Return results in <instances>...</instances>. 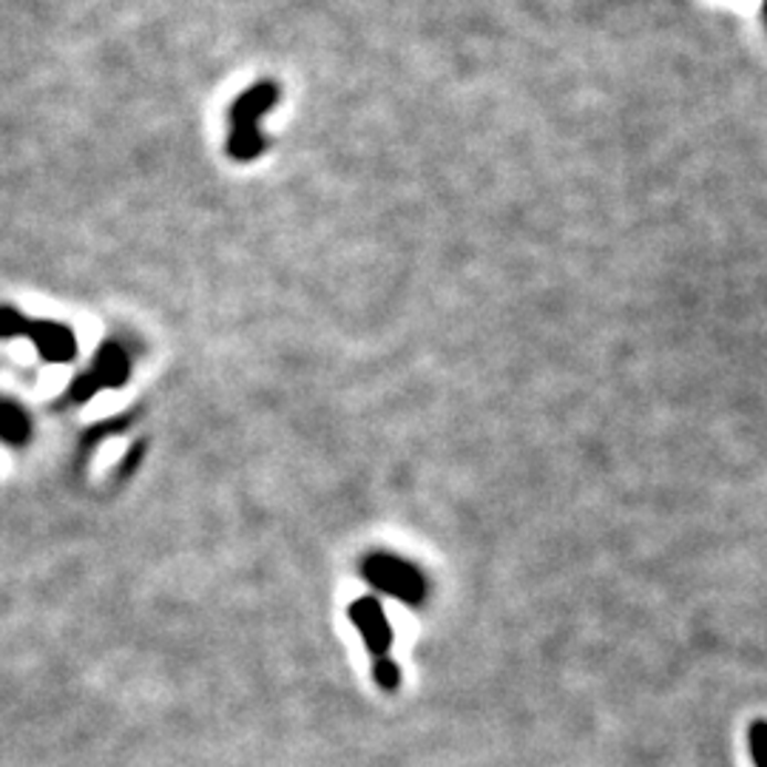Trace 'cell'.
Returning a JSON list of instances; mask_svg holds the SVG:
<instances>
[{"mask_svg":"<svg viewBox=\"0 0 767 767\" xmlns=\"http://www.w3.org/2000/svg\"><path fill=\"white\" fill-rule=\"evenodd\" d=\"M361 575L376 591L398 597L410 606L423 602V595H427V580H423L421 571L392 555H370L361 566Z\"/></svg>","mask_w":767,"mask_h":767,"instance_id":"6da1fadb","label":"cell"},{"mask_svg":"<svg viewBox=\"0 0 767 767\" xmlns=\"http://www.w3.org/2000/svg\"><path fill=\"white\" fill-rule=\"evenodd\" d=\"M0 336H32L49 361H69L74 356V336L52 322H27L12 311H0Z\"/></svg>","mask_w":767,"mask_h":767,"instance_id":"7a4b0ae2","label":"cell"},{"mask_svg":"<svg viewBox=\"0 0 767 767\" xmlns=\"http://www.w3.org/2000/svg\"><path fill=\"white\" fill-rule=\"evenodd\" d=\"M273 99H276V88L273 86H256L239 99L237 108H233V126H237V132L231 137L233 157L248 159L262 151V139L256 134V119L262 117L265 108L273 106Z\"/></svg>","mask_w":767,"mask_h":767,"instance_id":"3957f363","label":"cell"},{"mask_svg":"<svg viewBox=\"0 0 767 767\" xmlns=\"http://www.w3.org/2000/svg\"><path fill=\"white\" fill-rule=\"evenodd\" d=\"M350 620L356 622V629L365 637L370 654L376 656V660L387 656L392 642V631L390 622H387V614H384L381 609V602H378L376 597H361V600H356L350 606Z\"/></svg>","mask_w":767,"mask_h":767,"instance_id":"277c9868","label":"cell"},{"mask_svg":"<svg viewBox=\"0 0 767 767\" xmlns=\"http://www.w3.org/2000/svg\"><path fill=\"white\" fill-rule=\"evenodd\" d=\"M92 376L97 378L99 387H119V384L128 378V358L123 356V350H119V347L108 345L106 350L99 353Z\"/></svg>","mask_w":767,"mask_h":767,"instance_id":"5b68a950","label":"cell"},{"mask_svg":"<svg viewBox=\"0 0 767 767\" xmlns=\"http://www.w3.org/2000/svg\"><path fill=\"white\" fill-rule=\"evenodd\" d=\"M29 435V421L14 407H0V438L20 443Z\"/></svg>","mask_w":767,"mask_h":767,"instance_id":"8992f818","label":"cell"},{"mask_svg":"<svg viewBox=\"0 0 767 767\" xmlns=\"http://www.w3.org/2000/svg\"><path fill=\"white\" fill-rule=\"evenodd\" d=\"M750 754L756 767H767V722H756L750 728Z\"/></svg>","mask_w":767,"mask_h":767,"instance_id":"52a82bcc","label":"cell"},{"mask_svg":"<svg viewBox=\"0 0 767 767\" xmlns=\"http://www.w3.org/2000/svg\"><path fill=\"white\" fill-rule=\"evenodd\" d=\"M376 680L381 682V689L392 691L398 689V682H401V671H398L396 662L381 656V660H376Z\"/></svg>","mask_w":767,"mask_h":767,"instance_id":"ba28073f","label":"cell"},{"mask_svg":"<svg viewBox=\"0 0 767 767\" xmlns=\"http://www.w3.org/2000/svg\"><path fill=\"white\" fill-rule=\"evenodd\" d=\"M765 18H767V0H765Z\"/></svg>","mask_w":767,"mask_h":767,"instance_id":"9c48e42d","label":"cell"}]
</instances>
